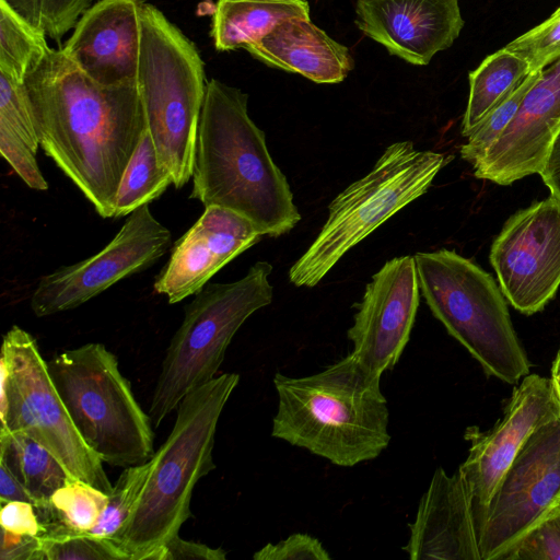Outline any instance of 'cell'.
I'll return each mask as SVG.
<instances>
[{
  "label": "cell",
  "instance_id": "45",
  "mask_svg": "<svg viewBox=\"0 0 560 560\" xmlns=\"http://www.w3.org/2000/svg\"><path fill=\"white\" fill-rule=\"evenodd\" d=\"M558 381H560V376H559V378L556 382H558Z\"/></svg>",
  "mask_w": 560,
  "mask_h": 560
},
{
  "label": "cell",
  "instance_id": "8",
  "mask_svg": "<svg viewBox=\"0 0 560 560\" xmlns=\"http://www.w3.org/2000/svg\"><path fill=\"white\" fill-rule=\"evenodd\" d=\"M47 366L82 440L103 463L126 468L153 457L151 418L103 343L66 350Z\"/></svg>",
  "mask_w": 560,
  "mask_h": 560
},
{
  "label": "cell",
  "instance_id": "43",
  "mask_svg": "<svg viewBox=\"0 0 560 560\" xmlns=\"http://www.w3.org/2000/svg\"><path fill=\"white\" fill-rule=\"evenodd\" d=\"M549 517L553 521V523L560 530V503L552 510Z\"/></svg>",
  "mask_w": 560,
  "mask_h": 560
},
{
  "label": "cell",
  "instance_id": "14",
  "mask_svg": "<svg viewBox=\"0 0 560 560\" xmlns=\"http://www.w3.org/2000/svg\"><path fill=\"white\" fill-rule=\"evenodd\" d=\"M560 417V394L553 378L527 374L505 406L502 418L488 431L468 428L467 458L458 467L471 493L479 525L503 476L529 438Z\"/></svg>",
  "mask_w": 560,
  "mask_h": 560
},
{
  "label": "cell",
  "instance_id": "35",
  "mask_svg": "<svg viewBox=\"0 0 560 560\" xmlns=\"http://www.w3.org/2000/svg\"><path fill=\"white\" fill-rule=\"evenodd\" d=\"M499 560H560V530L550 517L527 532Z\"/></svg>",
  "mask_w": 560,
  "mask_h": 560
},
{
  "label": "cell",
  "instance_id": "30",
  "mask_svg": "<svg viewBox=\"0 0 560 560\" xmlns=\"http://www.w3.org/2000/svg\"><path fill=\"white\" fill-rule=\"evenodd\" d=\"M57 43L77 24L93 0H7Z\"/></svg>",
  "mask_w": 560,
  "mask_h": 560
},
{
  "label": "cell",
  "instance_id": "38",
  "mask_svg": "<svg viewBox=\"0 0 560 560\" xmlns=\"http://www.w3.org/2000/svg\"><path fill=\"white\" fill-rule=\"evenodd\" d=\"M226 551L173 536L163 545V560H225Z\"/></svg>",
  "mask_w": 560,
  "mask_h": 560
},
{
  "label": "cell",
  "instance_id": "7",
  "mask_svg": "<svg viewBox=\"0 0 560 560\" xmlns=\"http://www.w3.org/2000/svg\"><path fill=\"white\" fill-rule=\"evenodd\" d=\"M447 161L443 153L417 150L411 141L388 145L365 176L330 202L318 235L290 268V282L319 283L349 249L422 196Z\"/></svg>",
  "mask_w": 560,
  "mask_h": 560
},
{
  "label": "cell",
  "instance_id": "26",
  "mask_svg": "<svg viewBox=\"0 0 560 560\" xmlns=\"http://www.w3.org/2000/svg\"><path fill=\"white\" fill-rule=\"evenodd\" d=\"M107 498L100 489L70 477L50 495L45 509H36L46 529L44 537L88 533L97 522Z\"/></svg>",
  "mask_w": 560,
  "mask_h": 560
},
{
  "label": "cell",
  "instance_id": "9",
  "mask_svg": "<svg viewBox=\"0 0 560 560\" xmlns=\"http://www.w3.org/2000/svg\"><path fill=\"white\" fill-rule=\"evenodd\" d=\"M272 266L256 261L233 282L207 283L185 306L158 376L149 416L158 427L191 390L217 376L226 349L245 320L269 305Z\"/></svg>",
  "mask_w": 560,
  "mask_h": 560
},
{
  "label": "cell",
  "instance_id": "18",
  "mask_svg": "<svg viewBox=\"0 0 560 560\" xmlns=\"http://www.w3.org/2000/svg\"><path fill=\"white\" fill-rule=\"evenodd\" d=\"M357 27L392 56L427 66L463 27L459 0H355Z\"/></svg>",
  "mask_w": 560,
  "mask_h": 560
},
{
  "label": "cell",
  "instance_id": "44",
  "mask_svg": "<svg viewBox=\"0 0 560 560\" xmlns=\"http://www.w3.org/2000/svg\"><path fill=\"white\" fill-rule=\"evenodd\" d=\"M556 385H557L558 392L560 393V381L556 382Z\"/></svg>",
  "mask_w": 560,
  "mask_h": 560
},
{
  "label": "cell",
  "instance_id": "5",
  "mask_svg": "<svg viewBox=\"0 0 560 560\" xmlns=\"http://www.w3.org/2000/svg\"><path fill=\"white\" fill-rule=\"evenodd\" d=\"M137 83L158 159L182 188L192 175L205 65L195 44L162 11L143 2Z\"/></svg>",
  "mask_w": 560,
  "mask_h": 560
},
{
  "label": "cell",
  "instance_id": "36",
  "mask_svg": "<svg viewBox=\"0 0 560 560\" xmlns=\"http://www.w3.org/2000/svg\"><path fill=\"white\" fill-rule=\"evenodd\" d=\"M323 544L308 534H292L276 544H267L253 555L255 560H330Z\"/></svg>",
  "mask_w": 560,
  "mask_h": 560
},
{
  "label": "cell",
  "instance_id": "27",
  "mask_svg": "<svg viewBox=\"0 0 560 560\" xmlns=\"http://www.w3.org/2000/svg\"><path fill=\"white\" fill-rule=\"evenodd\" d=\"M172 184L173 177L161 165L147 126L121 177L115 198L113 218L130 214L137 208L149 205Z\"/></svg>",
  "mask_w": 560,
  "mask_h": 560
},
{
  "label": "cell",
  "instance_id": "10",
  "mask_svg": "<svg viewBox=\"0 0 560 560\" xmlns=\"http://www.w3.org/2000/svg\"><path fill=\"white\" fill-rule=\"evenodd\" d=\"M0 420V431L27 434L71 477L110 493L103 462L73 424L35 338L16 325L5 332L1 347Z\"/></svg>",
  "mask_w": 560,
  "mask_h": 560
},
{
  "label": "cell",
  "instance_id": "25",
  "mask_svg": "<svg viewBox=\"0 0 560 560\" xmlns=\"http://www.w3.org/2000/svg\"><path fill=\"white\" fill-rule=\"evenodd\" d=\"M44 31L33 25L7 0H0V74L25 84L49 55Z\"/></svg>",
  "mask_w": 560,
  "mask_h": 560
},
{
  "label": "cell",
  "instance_id": "17",
  "mask_svg": "<svg viewBox=\"0 0 560 560\" xmlns=\"http://www.w3.org/2000/svg\"><path fill=\"white\" fill-rule=\"evenodd\" d=\"M262 234L242 214L210 206L174 244L153 289L170 304L195 295L236 256L258 243Z\"/></svg>",
  "mask_w": 560,
  "mask_h": 560
},
{
  "label": "cell",
  "instance_id": "40",
  "mask_svg": "<svg viewBox=\"0 0 560 560\" xmlns=\"http://www.w3.org/2000/svg\"><path fill=\"white\" fill-rule=\"evenodd\" d=\"M539 175L551 196L560 201V130L551 143Z\"/></svg>",
  "mask_w": 560,
  "mask_h": 560
},
{
  "label": "cell",
  "instance_id": "46",
  "mask_svg": "<svg viewBox=\"0 0 560 560\" xmlns=\"http://www.w3.org/2000/svg\"><path fill=\"white\" fill-rule=\"evenodd\" d=\"M560 394V393H559Z\"/></svg>",
  "mask_w": 560,
  "mask_h": 560
},
{
  "label": "cell",
  "instance_id": "39",
  "mask_svg": "<svg viewBox=\"0 0 560 560\" xmlns=\"http://www.w3.org/2000/svg\"><path fill=\"white\" fill-rule=\"evenodd\" d=\"M0 560H45L42 538L1 528Z\"/></svg>",
  "mask_w": 560,
  "mask_h": 560
},
{
  "label": "cell",
  "instance_id": "12",
  "mask_svg": "<svg viewBox=\"0 0 560 560\" xmlns=\"http://www.w3.org/2000/svg\"><path fill=\"white\" fill-rule=\"evenodd\" d=\"M172 234L149 205L132 211L115 237L97 254L43 276L30 305L37 317L73 310L116 282L153 266L168 249Z\"/></svg>",
  "mask_w": 560,
  "mask_h": 560
},
{
  "label": "cell",
  "instance_id": "16",
  "mask_svg": "<svg viewBox=\"0 0 560 560\" xmlns=\"http://www.w3.org/2000/svg\"><path fill=\"white\" fill-rule=\"evenodd\" d=\"M560 130V58L542 69L514 119L472 165L477 178L498 185L539 174Z\"/></svg>",
  "mask_w": 560,
  "mask_h": 560
},
{
  "label": "cell",
  "instance_id": "32",
  "mask_svg": "<svg viewBox=\"0 0 560 560\" xmlns=\"http://www.w3.org/2000/svg\"><path fill=\"white\" fill-rule=\"evenodd\" d=\"M45 560H130L109 539L88 534H68L42 538Z\"/></svg>",
  "mask_w": 560,
  "mask_h": 560
},
{
  "label": "cell",
  "instance_id": "42",
  "mask_svg": "<svg viewBox=\"0 0 560 560\" xmlns=\"http://www.w3.org/2000/svg\"><path fill=\"white\" fill-rule=\"evenodd\" d=\"M560 376V348L556 354V358L553 360L552 366H551V377L553 381H557Z\"/></svg>",
  "mask_w": 560,
  "mask_h": 560
},
{
  "label": "cell",
  "instance_id": "4",
  "mask_svg": "<svg viewBox=\"0 0 560 560\" xmlns=\"http://www.w3.org/2000/svg\"><path fill=\"white\" fill-rule=\"evenodd\" d=\"M238 382V374L222 373L180 400L168 436L151 458L140 500L112 539L130 560H148L153 549L178 535L192 516L195 486L215 468L212 452L217 425Z\"/></svg>",
  "mask_w": 560,
  "mask_h": 560
},
{
  "label": "cell",
  "instance_id": "24",
  "mask_svg": "<svg viewBox=\"0 0 560 560\" xmlns=\"http://www.w3.org/2000/svg\"><path fill=\"white\" fill-rule=\"evenodd\" d=\"M0 460L45 509L50 495L71 476L44 446L23 432L0 431Z\"/></svg>",
  "mask_w": 560,
  "mask_h": 560
},
{
  "label": "cell",
  "instance_id": "2",
  "mask_svg": "<svg viewBox=\"0 0 560 560\" xmlns=\"http://www.w3.org/2000/svg\"><path fill=\"white\" fill-rule=\"evenodd\" d=\"M248 95L217 79L207 82L201 107L190 198L252 221L278 237L301 220L287 177L273 162L265 132L252 120Z\"/></svg>",
  "mask_w": 560,
  "mask_h": 560
},
{
  "label": "cell",
  "instance_id": "20",
  "mask_svg": "<svg viewBox=\"0 0 560 560\" xmlns=\"http://www.w3.org/2000/svg\"><path fill=\"white\" fill-rule=\"evenodd\" d=\"M402 549L412 560H481L474 501L458 468L434 470Z\"/></svg>",
  "mask_w": 560,
  "mask_h": 560
},
{
  "label": "cell",
  "instance_id": "41",
  "mask_svg": "<svg viewBox=\"0 0 560 560\" xmlns=\"http://www.w3.org/2000/svg\"><path fill=\"white\" fill-rule=\"evenodd\" d=\"M7 501H25L37 505L35 498L0 460V502Z\"/></svg>",
  "mask_w": 560,
  "mask_h": 560
},
{
  "label": "cell",
  "instance_id": "13",
  "mask_svg": "<svg viewBox=\"0 0 560 560\" xmlns=\"http://www.w3.org/2000/svg\"><path fill=\"white\" fill-rule=\"evenodd\" d=\"M490 262L515 310L541 311L560 285V201L550 196L511 215L491 245Z\"/></svg>",
  "mask_w": 560,
  "mask_h": 560
},
{
  "label": "cell",
  "instance_id": "22",
  "mask_svg": "<svg viewBox=\"0 0 560 560\" xmlns=\"http://www.w3.org/2000/svg\"><path fill=\"white\" fill-rule=\"evenodd\" d=\"M306 0H217L210 35L218 51L256 44L291 19H310Z\"/></svg>",
  "mask_w": 560,
  "mask_h": 560
},
{
  "label": "cell",
  "instance_id": "6",
  "mask_svg": "<svg viewBox=\"0 0 560 560\" xmlns=\"http://www.w3.org/2000/svg\"><path fill=\"white\" fill-rule=\"evenodd\" d=\"M413 257L430 311L483 372L512 385L529 374L530 362L493 277L450 249L419 252Z\"/></svg>",
  "mask_w": 560,
  "mask_h": 560
},
{
  "label": "cell",
  "instance_id": "19",
  "mask_svg": "<svg viewBox=\"0 0 560 560\" xmlns=\"http://www.w3.org/2000/svg\"><path fill=\"white\" fill-rule=\"evenodd\" d=\"M142 0H100L78 20L62 49L94 82H137Z\"/></svg>",
  "mask_w": 560,
  "mask_h": 560
},
{
  "label": "cell",
  "instance_id": "28",
  "mask_svg": "<svg viewBox=\"0 0 560 560\" xmlns=\"http://www.w3.org/2000/svg\"><path fill=\"white\" fill-rule=\"evenodd\" d=\"M152 468V460L126 467L107 498L106 505L88 535L113 539L135 511Z\"/></svg>",
  "mask_w": 560,
  "mask_h": 560
},
{
  "label": "cell",
  "instance_id": "1",
  "mask_svg": "<svg viewBox=\"0 0 560 560\" xmlns=\"http://www.w3.org/2000/svg\"><path fill=\"white\" fill-rule=\"evenodd\" d=\"M39 145L102 218L147 127L138 83L102 85L62 47L51 48L25 81Z\"/></svg>",
  "mask_w": 560,
  "mask_h": 560
},
{
  "label": "cell",
  "instance_id": "31",
  "mask_svg": "<svg viewBox=\"0 0 560 560\" xmlns=\"http://www.w3.org/2000/svg\"><path fill=\"white\" fill-rule=\"evenodd\" d=\"M504 47L524 59L530 72L555 62L560 58V7L542 23Z\"/></svg>",
  "mask_w": 560,
  "mask_h": 560
},
{
  "label": "cell",
  "instance_id": "21",
  "mask_svg": "<svg viewBox=\"0 0 560 560\" xmlns=\"http://www.w3.org/2000/svg\"><path fill=\"white\" fill-rule=\"evenodd\" d=\"M245 50L268 67L320 84L339 83L354 68L349 48L315 25L311 18L284 21Z\"/></svg>",
  "mask_w": 560,
  "mask_h": 560
},
{
  "label": "cell",
  "instance_id": "29",
  "mask_svg": "<svg viewBox=\"0 0 560 560\" xmlns=\"http://www.w3.org/2000/svg\"><path fill=\"white\" fill-rule=\"evenodd\" d=\"M542 70L532 71L514 92L494 107L466 137L460 147L462 158L474 164L500 138L514 119L526 93L539 79Z\"/></svg>",
  "mask_w": 560,
  "mask_h": 560
},
{
  "label": "cell",
  "instance_id": "11",
  "mask_svg": "<svg viewBox=\"0 0 560 560\" xmlns=\"http://www.w3.org/2000/svg\"><path fill=\"white\" fill-rule=\"evenodd\" d=\"M560 503V417L538 429L499 483L479 530L481 560H499Z\"/></svg>",
  "mask_w": 560,
  "mask_h": 560
},
{
  "label": "cell",
  "instance_id": "15",
  "mask_svg": "<svg viewBox=\"0 0 560 560\" xmlns=\"http://www.w3.org/2000/svg\"><path fill=\"white\" fill-rule=\"evenodd\" d=\"M419 291L410 255L387 260L366 284L347 336L350 353L370 371L383 375L399 361L416 320Z\"/></svg>",
  "mask_w": 560,
  "mask_h": 560
},
{
  "label": "cell",
  "instance_id": "33",
  "mask_svg": "<svg viewBox=\"0 0 560 560\" xmlns=\"http://www.w3.org/2000/svg\"><path fill=\"white\" fill-rule=\"evenodd\" d=\"M0 120L7 122L37 153L39 139L32 103L25 88L0 74Z\"/></svg>",
  "mask_w": 560,
  "mask_h": 560
},
{
  "label": "cell",
  "instance_id": "34",
  "mask_svg": "<svg viewBox=\"0 0 560 560\" xmlns=\"http://www.w3.org/2000/svg\"><path fill=\"white\" fill-rule=\"evenodd\" d=\"M0 153L19 177L32 189L47 190L36 153L7 122L0 120Z\"/></svg>",
  "mask_w": 560,
  "mask_h": 560
},
{
  "label": "cell",
  "instance_id": "37",
  "mask_svg": "<svg viewBox=\"0 0 560 560\" xmlns=\"http://www.w3.org/2000/svg\"><path fill=\"white\" fill-rule=\"evenodd\" d=\"M0 503L1 528L14 534L39 538L46 535V529L33 503L25 501H7Z\"/></svg>",
  "mask_w": 560,
  "mask_h": 560
},
{
  "label": "cell",
  "instance_id": "3",
  "mask_svg": "<svg viewBox=\"0 0 560 560\" xmlns=\"http://www.w3.org/2000/svg\"><path fill=\"white\" fill-rule=\"evenodd\" d=\"M381 377L351 353L312 375L276 373L271 435L340 467L375 459L390 442Z\"/></svg>",
  "mask_w": 560,
  "mask_h": 560
},
{
  "label": "cell",
  "instance_id": "23",
  "mask_svg": "<svg viewBox=\"0 0 560 560\" xmlns=\"http://www.w3.org/2000/svg\"><path fill=\"white\" fill-rule=\"evenodd\" d=\"M527 62L505 47L486 57L469 72V96L462 122L468 133L501 102L510 96L529 73Z\"/></svg>",
  "mask_w": 560,
  "mask_h": 560
}]
</instances>
